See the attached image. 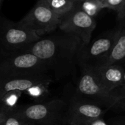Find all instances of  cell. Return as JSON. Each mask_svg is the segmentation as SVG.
<instances>
[{
	"instance_id": "6",
	"label": "cell",
	"mask_w": 125,
	"mask_h": 125,
	"mask_svg": "<svg viewBox=\"0 0 125 125\" xmlns=\"http://www.w3.org/2000/svg\"><path fill=\"white\" fill-rule=\"evenodd\" d=\"M119 31V26L108 31L86 45H82L77 62L82 67H94L104 64L110 56Z\"/></svg>"
},
{
	"instance_id": "9",
	"label": "cell",
	"mask_w": 125,
	"mask_h": 125,
	"mask_svg": "<svg viewBox=\"0 0 125 125\" xmlns=\"http://www.w3.org/2000/svg\"><path fill=\"white\" fill-rule=\"evenodd\" d=\"M104 111L102 107L82 100L76 99L71 103L66 112V119L69 125H80L102 118Z\"/></svg>"
},
{
	"instance_id": "18",
	"label": "cell",
	"mask_w": 125,
	"mask_h": 125,
	"mask_svg": "<svg viewBox=\"0 0 125 125\" xmlns=\"http://www.w3.org/2000/svg\"><path fill=\"white\" fill-rule=\"evenodd\" d=\"M108 125L107 124L106 122H105L102 118H99V119H96L87 122H85L82 125Z\"/></svg>"
},
{
	"instance_id": "22",
	"label": "cell",
	"mask_w": 125,
	"mask_h": 125,
	"mask_svg": "<svg viewBox=\"0 0 125 125\" xmlns=\"http://www.w3.org/2000/svg\"><path fill=\"white\" fill-rule=\"evenodd\" d=\"M57 125V124H49V125Z\"/></svg>"
},
{
	"instance_id": "4",
	"label": "cell",
	"mask_w": 125,
	"mask_h": 125,
	"mask_svg": "<svg viewBox=\"0 0 125 125\" xmlns=\"http://www.w3.org/2000/svg\"><path fill=\"white\" fill-rule=\"evenodd\" d=\"M76 92L77 99L100 107L111 108L120 101L113 93L109 92L101 85L90 67H82Z\"/></svg>"
},
{
	"instance_id": "25",
	"label": "cell",
	"mask_w": 125,
	"mask_h": 125,
	"mask_svg": "<svg viewBox=\"0 0 125 125\" xmlns=\"http://www.w3.org/2000/svg\"></svg>"
},
{
	"instance_id": "20",
	"label": "cell",
	"mask_w": 125,
	"mask_h": 125,
	"mask_svg": "<svg viewBox=\"0 0 125 125\" xmlns=\"http://www.w3.org/2000/svg\"><path fill=\"white\" fill-rule=\"evenodd\" d=\"M7 114H4L3 112H1L0 111V123L2 122L7 118Z\"/></svg>"
},
{
	"instance_id": "12",
	"label": "cell",
	"mask_w": 125,
	"mask_h": 125,
	"mask_svg": "<svg viewBox=\"0 0 125 125\" xmlns=\"http://www.w3.org/2000/svg\"><path fill=\"white\" fill-rule=\"evenodd\" d=\"M125 62V22L119 25V31L112 51L104 64H121Z\"/></svg>"
},
{
	"instance_id": "17",
	"label": "cell",
	"mask_w": 125,
	"mask_h": 125,
	"mask_svg": "<svg viewBox=\"0 0 125 125\" xmlns=\"http://www.w3.org/2000/svg\"><path fill=\"white\" fill-rule=\"evenodd\" d=\"M113 93L115 94V96L116 97H118L119 99V100L125 99V75H124L123 81H122V83L121 86H119L118 89H116L115 91H113Z\"/></svg>"
},
{
	"instance_id": "15",
	"label": "cell",
	"mask_w": 125,
	"mask_h": 125,
	"mask_svg": "<svg viewBox=\"0 0 125 125\" xmlns=\"http://www.w3.org/2000/svg\"><path fill=\"white\" fill-rule=\"evenodd\" d=\"M102 7L116 11L119 20L125 19V0H103Z\"/></svg>"
},
{
	"instance_id": "11",
	"label": "cell",
	"mask_w": 125,
	"mask_h": 125,
	"mask_svg": "<svg viewBox=\"0 0 125 125\" xmlns=\"http://www.w3.org/2000/svg\"><path fill=\"white\" fill-rule=\"evenodd\" d=\"M101 85L109 92L121 86L125 70L121 64H102L90 67Z\"/></svg>"
},
{
	"instance_id": "7",
	"label": "cell",
	"mask_w": 125,
	"mask_h": 125,
	"mask_svg": "<svg viewBox=\"0 0 125 125\" xmlns=\"http://www.w3.org/2000/svg\"><path fill=\"white\" fill-rule=\"evenodd\" d=\"M62 18L53 12L43 0H38L35 6L19 22L43 37L58 29Z\"/></svg>"
},
{
	"instance_id": "24",
	"label": "cell",
	"mask_w": 125,
	"mask_h": 125,
	"mask_svg": "<svg viewBox=\"0 0 125 125\" xmlns=\"http://www.w3.org/2000/svg\"><path fill=\"white\" fill-rule=\"evenodd\" d=\"M99 1H101L102 3V1H103V0H99Z\"/></svg>"
},
{
	"instance_id": "8",
	"label": "cell",
	"mask_w": 125,
	"mask_h": 125,
	"mask_svg": "<svg viewBox=\"0 0 125 125\" xmlns=\"http://www.w3.org/2000/svg\"><path fill=\"white\" fill-rule=\"evenodd\" d=\"M96 26V19L83 12L76 1L74 7L63 16L58 29L78 37L82 41V45H86L91 41L92 33Z\"/></svg>"
},
{
	"instance_id": "2",
	"label": "cell",
	"mask_w": 125,
	"mask_h": 125,
	"mask_svg": "<svg viewBox=\"0 0 125 125\" xmlns=\"http://www.w3.org/2000/svg\"><path fill=\"white\" fill-rule=\"evenodd\" d=\"M49 70L45 62L30 53H14L0 59V77L46 75Z\"/></svg>"
},
{
	"instance_id": "23",
	"label": "cell",
	"mask_w": 125,
	"mask_h": 125,
	"mask_svg": "<svg viewBox=\"0 0 125 125\" xmlns=\"http://www.w3.org/2000/svg\"><path fill=\"white\" fill-rule=\"evenodd\" d=\"M3 1H4V0H0V6H1V3H2Z\"/></svg>"
},
{
	"instance_id": "21",
	"label": "cell",
	"mask_w": 125,
	"mask_h": 125,
	"mask_svg": "<svg viewBox=\"0 0 125 125\" xmlns=\"http://www.w3.org/2000/svg\"><path fill=\"white\" fill-rule=\"evenodd\" d=\"M69 1H81V0H69Z\"/></svg>"
},
{
	"instance_id": "16",
	"label": "cell",
	"mask_w": 125,
	"mask_h": 125,
	"mask_svg": "<svg viewBox=\"0 0 125 125\" xmlns=\"http://www.w3.org/2000/svg\"><path fill=\"white\" fill-rule=\"evenodd\" d=\"M0 125H28L27 123L24 122L21 119L13 116L11 115H8L7 118L0 123Z\"/></svg>"
},
{
	"instance_id": "1",
	"label": "cell",
	"mask_w": 125,
	"mask_h": 125,
	"mask_svg": "<svg viewBox=\"0 0 125 125\" xmlns=\"http://www.w3.org/2000/svg\"><path fill=\"white\" fill-rule=\"evenodd\" d=\"M83 43L71 34L62 31L41 37L19 52L30 53L45 62L57 78L66 76L72 70ZM18 53V52H17Z\"/></svg>"
},
{
	"instance_id": "14",
	"label": "cell",
	"mask_w": 125,
	"mask_h": 125,
	"mask_svg": "<svg viewBox=\"0 0 125 125\" xmlns=\"http://www.w3.org/2000/svg\"><path fill=\"white\" fill-rule=\"evenodd\" d=\"M77 3L83 12L94 18L103 9L102 3L99 0H81L77 1Z\"/></svg>"
},
{
	"instance_id": "19",
	"label": "cell",
	"mask_w": 125,
	"mask_h": 125,
	"mask_svg": "<svg viewBox=\"0 0 125 125\" xmlns=\"http://www.w3.org/2000/svg\"><path fill=\"white\" fill-rule=\"evenodd\" d=\"M116 105H119V107H120L122 109H123L124 111H125V99H123V100H120Z\"/></svg>"
},
{
	"instance_id": "3",
	"label": "cell",
	"mask_w": 125,
	"mask_h": 125,
	"mask_svg": "<svg viewBox=\"0 0 125 125\" xmlns=\"http://www.w3.org/2000/svg\"><path fill=\"white\" fill-rule=\"evenodd\" d=\"M41 37L20 22L0 20V51L5 53L4 56L19 52Z\"/></svg>"
},
{
	"instance_id": "10",
	"label": "cell",
	"mask_w": 125,
	"mask_h": 125,
	"mask_svg": "<svg viewBox=\"0 0 125 125\" xmlns=\"http://www.w3.org/2000/svg\"><path fill=\"white\" fill-rule=\"evenodd\" d=\"M48 75L28 77H0V100L7 93L12 92H27L29 89L40 84L50 83Z\"/></svg>"
},
{
	"instance_id": "13",
	"label": "cell",
	"mask_w": 125,
	"mask_h": 125,
	"mask_svg": "<svg viewBox=\"0 0 125 125\" xmlns=\"http://www.w3.org/2000/svg\"><path fill=\"white\" fill-rule=\"evenodd\" d=\"M45 4L56 14L63 17L75 5L76 1L69 0H43Z\"/></svg>"
},
{
	"instance_id": "5",
	"label": "cell",
	"mask_w": 125,
	"mask_h": 125,
	"mask_svg": "<svg viewBox=\"0 0 125 125\" xmlns=\"http://www.w3.org/2000/svg\"><path fill=\"white\" fill-rule=\"evenodd\" d=\"M65 107V102L57 99L45 103L15 108L8 115L21 119L28 125H46L53 124L58 120Z\"/></svg>"
}]
</instances>
